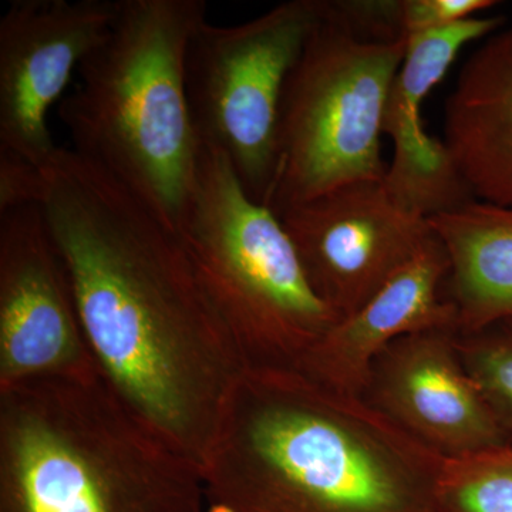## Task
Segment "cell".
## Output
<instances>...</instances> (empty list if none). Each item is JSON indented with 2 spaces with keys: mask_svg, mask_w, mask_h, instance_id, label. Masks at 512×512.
Masks as SVG:
<instances>
[{
  "mask_svg": "<svg viewBox=\"0 0 512 512\" xmlns=\"http://www.w3.org/2000/svg\"><path fill=\"white\" fill-rule=\"evenodd\" d=\"M40 174L100 375L201 467L245 366L180 235L73 148L57 147Z\"/></svg>",
  "mask_w": 512,
  "mask_h": 512,
  "instance_id": "6da1fadb",
  "label": "cell"
},
{
  "mask_svg": "<svg viewBox=\"0 0 512 512\" xmlns=\"http://www.w3.org/2000/svg\"><path fill=\"white\" fill-rule=\"evenodd\" d=\"M443 464L362 397L245 369L201 474L207 512H434Z\"/></svg>",
  "mask_w": 512,
  "mask_h": 512,
  "instance_id": "7a4b0ae2",
  "label": "cell"
},
{
  "mask_svg": "<svg viewBox=\"0 0 512 512\" xmlns=\"http://www.w3.org/2000/svg\"><path fill=\"white\" fill-rule=\"evenodd\" d=\"M0 512H207L201 467L97 372L0 392Z\"/></svg>",
  "mask_w": 512,
  "mask_h": 512,
  "instance_id": "3957f363",
  "label": "cell"
},
{
  "mask_svg": "<svg viewBox=\"0 0 512 512\" xmlns=\"http://www.w3.org/2000/svg\"><path fill=\"white\" fill-rule=\"evenodd\" d=\"M204 0H117L109 35L80 64L59 104L73 150L113 175L178 231L201 141L188 101V47Z\"/></svg>",
  "mask_w": 512,
  "mask_h": 512,
  "instance_id": "277c9868",
  "label": "cell"
},
{
  "mask_svg": "<svg viewBox=\"0 0 512 512\" xmlns=\"http://www.w3.org/2000/svg\"><path fill=\"white\" fill-rule=\"evenodd\" d=\"M177 234L245 369H296L340 316L306 275L281 218L201 144Z\"/></svg>",
  "mask_w": 512,
  "mask_h": 512,
  "instance_id": "5b68a950",
  "label": "cell"
},
{
  "mask_svg": "<svg viewBox=\"0 0 512 512\" xmlns=\"http://www.w3.org/2000/svg\"><path fill=\"white\" fill-rule=\"evenodd\" d=\"M406 45L360 35L319 0L318 23L282 97L266 201L278 217L343 185L383 180L384 114Z\"/></svg>",
  "mask_w": 512,
  "mask_h": 512,
  "instance_id": "8992f818",
  "label": "cell"
},
{
  "mask_svg": "<svg viewBox=\"0 0 512 512\" xmlns=\"http://www.w3.org/2000/svg\"><path fill=\"white\" fill-rule=\"evenodd\" d=\"M319 19V0H289L235 26L205 20L185 63L201 144L220 150L249 197L266 204L278 160L282 97Z\"/></svg>",
  "mask_w": 512,
  "mask_h": 512,
  "instance_id": "52a82bcc",
  "label": "cell"
},
{
  "mask_svg": "<svg viewBox=\"0 0 512 512\" xmlns=\"http://www.w3.org/2000/svg\"><path fill=\"white\" fill-rule=\"evenodd\" d=\"M316 293L348 318L436 238L383 180L343 185L281 215Z\"/></svg>",
  "mask_w": 512,
  "mask_h": 512,
  "instance_id": "ba28073f",
  "label": "cell"
},
{
  "mask_svg": "<svg viewBox=\"0 0 512 512\" xmlns=\"http://www.w3.org/2000/svg\"><path fill=\"white\" fill-rule=\"evenodd\" d=\"M97 370L42 208L0 212V392Z\"/></svg>",
  "mask_w": 512,
  "mask_h": 512,
  "instance_id": "9c48e42d",
  "label": "cell"
},
{
  "mask_svg": "<svg viewBox=\"0 0 512 512\" xmlns=\"http://www.w3.org/2000/svg\"><path fill=\"white\" fill-rule=\"evenodd\" d=\"M117 0H13L0 20V150L40 167L56 151L47 113L109 35Z\"/></svg>",
  "mask_w": 512,
  "mask_h": 512,
  "instance_id": "30bf717a",
  "label": "cell"
},
{
  "mask_svg": "<svg viewBox=\"0 0 512 512\" xmlns=\"http://www.w3.org/2000/svg\"><path fill=\"white\" fill-rule=\"evenodd\" d=\"M362 399L443 460L512 440L467 372L454 329L413 333L387 346L370 367Z\"/></svg>",
  "mask_w": 512,
  "mask_h": 512,
  "instance_id": "8fae6325",
  "label": "cell"
},
{
  "mask_svg": "<svg viewBox=\"0 0 512 512\" xmlns=\"http://www.w3.org/2000/svg\"><path fill=\"white\" fill-rule=\"evenodd\" d=\"M504 25V16H476L407 39L384 114L383 134L392 140L393 160L387 165L383 184L400 204L427 220L476 198L444 141L424 128V101L443 82L466 46L487 39Z\"/></svg>",
  "mask_w": 512,
  "mask_h": 512,
  "instance_id": "7c38bea8",
  "label": "cell"
},
{
  "mask_svg": "<svg viewBox=\"0 0 512 512\" xmlns=\"http://www.w3.org/2000/svg\"><path fill=\"white\" fill-rule=\"evenodd\" d=\"M447 274L446 249L436 237L359 311L340 319L295 370L362 397L370 367L387 346L413 333L457 330L456 309L444 298Z\"/></svg>",
  "mask_w": 512,
  "mask_h": 512,
  "instance_id": "4fadbf2b",
  "label": "cell"
},
{
  "mask_svg": "<svg viewBox=\"0 0 512 512\" xmlns=\"http://www.w3.org/2000/svg\"><path fill=\"white\" fill-rule=\"evenodd\" d=\"M444 144L476 200L512 207V23L461 67L444 109Z\"/></svg>",
  "mask_w": 512,
  "mask_h": 512,
  "instance_id": "5bb4252c",
  "label": "cell"
},
{
  "mask_svg": "<svg viewBox=\"0 0 512 512\" xmlns=\"http://www.w3.org/2000/svg\"><path fill=\"white\" fill-rule=\"evenodd\" d=\"M429 222L446 249L458 333L512 318V207L473 200Z\"/></svg>",
  "mask_w": 512,
  "mask_h": 512,
  "instance_id": "9a60e30c",
  "label": "cell"
},
{
  "mask_svg": "<svg viewBox=\"0 0 512 512\" xmlns=\"http://www.w3.org/2000/svg\"><path fill=\"white\" fill-rule=\"evenodd\" d=\"M434 512H512V440L444 460Z\"/></svg>",
  "mask_w": 512,
  "mask_h": 512,
  "instance_id": "2e32d148",
  "label": "cell"
},
{
  "mask_svg": "<svg viewBox=\"0 0 512 512\" xmlns=\"http://www.w3.org/2000/svg\"><path fill=\"white\" fill-rule=\"evenodd\" d=\"M457 346L485 402L512 436V318L457 332Z\"/></svg>",
  "mask_w": 512,
  "mask_h": 512,
  "instance_id": "e0dca14e",
  "label": "cell"
},
{
  "mask_svg": "<svg viewBox=\"0 0 512 512\" xmlns=\"http://www.w3.org/2000/svg\"><path fill=\"white\" fill-rule=\"evenodd\" d=\"M493 0H380L384 26L397 39L421 35L476 18Z\"/></svg>",
  "mask_w": 512,
  "mask_h": 512,
  "instance_id": "ac0fdd59",
  "label": "cell"
},
{
  "mask_svg": "<svg viewBox=\"0 0 512 512\" xmlns=\"http://www.w3.org/2000/svg\"><path fill=\"white\" fill-rule=\"evenodd\" d=\"M42 197L40 167L10 151L0 150V212L39 205Z\"/></svg>",
  "mask_w": 512,
  "mask_h": 512,
  "instance_id": "d6986e66",
  "label": "cell"
}]
</instances>
